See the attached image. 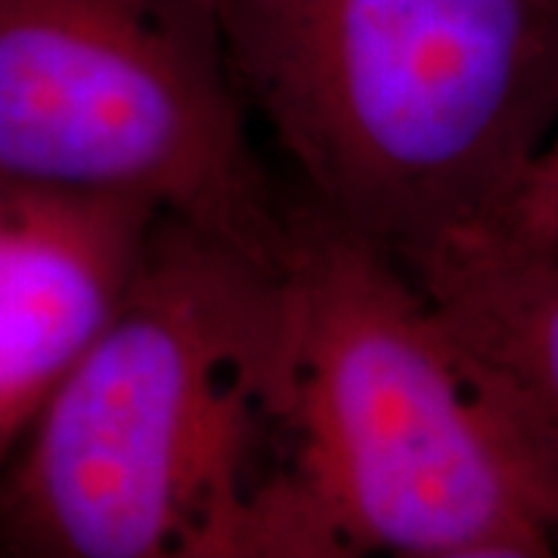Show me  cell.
Wrapping results in <instances>:
<instances>
[{
    "label": "cell",
    "instance_id": "4",
    "mask_svg": "<svg viewBox=\"0 0 558 558\" xmlns=\"http://www.w3.org/2000/svg\"><path fill=\"white\" fill-rule=\"evenodd\" d=\"M211 0H0V180L131 199L277 267Z\"/></svg>",
    "mask_w": 558,
    "mask_h": 558
},
{
    "label": "cell",
    "instance_id": "5",
    "mask_svg": "<svg viewBox=\"0 0 558 558\" xmlns=\"http://www.w3.org/2000/svg\"><path fill=\"white\" fill-rule=\"evenodd\" d=\"M159 218L0 180V457L116 314Z\"/></svg>",
    "mask_w": 558,
    "mask_h": 558
},
{
    "label": "cell",
    "instance_id": "8",
    "mask_svg": "<svg viewBox=\"0 0 558 558\" xmlns=\"http://www.w3.org/2000/svg\"><path fill=\"white\" fill-rule=\"evenodd\" d=\"M527 180H546V183L558 180V128L556 134H553V140L546 143V149L539 153L537 165L531 168ZM527 180H524V183H527ZM524 183H521V186H524Z\"/></svg>",
    "mask_w": 558,
    "mask_h": 558
},
{
    "label": "cell",
    "instance_id": "7",
    "mask_svg": "<svg viewBox=\"0 0 558 558\" xmlns=\"http://www.w3.org/2000/svg\"><path fill=\"white\" fill-rule=\"evenodd\" d=\"M497 227L534 248L558 255V180H527Z\"/></svg>",
    "mask_w": 558,
    "mask_h": 558
},
{
    "label": "cell",
    "instance_id": "1",
    "mask_svg": "<svg viewBox=\"0 0 558 558\" xmlns=\"http://www.w3.org/2000/svg\"><path fill=\"white\" fill-rule=\"evenodd\" d=\"M3 459L0 556L339 558L286 425L277 267L186 220Z\"/></svg>",
    "mask_w": 558,
    "mask_h": 558
},
{
    "label": "cell",
    "instance_id": "2",
    "mask_svg": "<svg viewBox=\"0 0 558 558\" xmlns=\"http://www.w3.org/2000/svg\"><path fill=\"white\" fill-rule=\"evenodd\" d=\"M304 199L398 260L497 227L558 128V0H211Z\"/></svg>",
    "mask_w": 558,
    "mask_h": 558
},
{
    "label": "cell",
    "instance_id": "6",
    "mask_svg": "<svg viewBox=\"0 0 558 558\" xmlns=\"http://www.w3.org/2000/svg\"><path fill=\"white\" fill-rule=\"evenodd\" d=\"M400 264L558 534V255L472 227Z\"/></svg>",
    "mask_w": 558,
    "mask_h": 558
},
{
    "label": "cell",
    "instance_id": "3",
    "mask_svg": "<svg viewBox=\"0 0 558 558\" xmlns=\"http://www.w3.org/2000/svg\"><path fill=\"white\" fill-rule=\"evenodd\" d=\"M277 274L286 425L339 558L556 556L407 267L301 199Z\"/></svg>",
    "mask_w": 558,
    "mask_h": 558
}]
</instances>
